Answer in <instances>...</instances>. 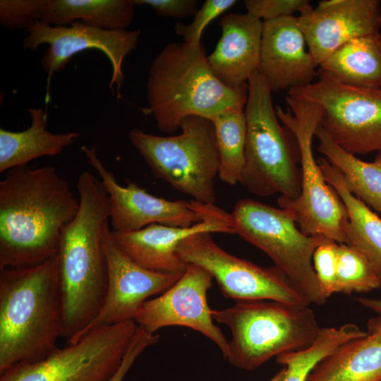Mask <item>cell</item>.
Instances as JSON below:
<instances>
[{
    "label": "cell",
    "instance_id": "cell-1",
    "mask_svg": "<svg viewBox=\"0 0 381 381\" xmlns=\"http://www.w3.org/2000/svg\"><path fill=\"white\" fill-rule=\"evenodd\" d=\"M79 207L54 166L7 171L0 181V269L33 267L56 255Z\"/></svg>",
    "mask_w": 381,
    "mask_h": 381
},
{
    "label": "cell",
    "instance_id": "cell-2",
    "mask_svg": "<svg viewBox=\"0 0 381 381\" xmlns=\"http://www.w3.org/2000/svg\"><path fill=\"white\" fill-rule=\"evenodd\" d=\"M80 207L64 229L57 253L61 284L62 337L68 344L95 318L106 296L108 274L102 229L109 218L108 195L88 171L78 179Z\"/></svg>",
    "mask_w": 381,
    "mask_h": 381
},
{
    "label": "cell",
    "instance_id": "cell-3",
    "mask_svg": "<svg viewBox=\"0 0 381 381\" xmlns=\"http://www.w3.org/2000/svg\"><path fill=\"white\" fill-rule=\"evenodd\" d=\"M63 322L57 254L36 266L0 269V374L50 355Z\"/></svg>",
    "mask_w": 381,
    "mask_h": 381
},
{
    "label": "cell",
    "instance_id": "cell-4",
    "mask_svg": "<svg viewBox=\"0 0 381 381\" xmlns=\"http://www.w3.org/2000/svg\"><path fill=\"white\" fill-rule=\"evenodd\" d=\"M202 44H167L153 59L147 83V107L158 129L173 133L189 116L212 120L229 109L246 106L248 83L231 88L212 73Z\"/></svg>",
    "mask_w": 381,
    "mask_h": 381
},
{
    "label": "cell",
    "instance_id": "cell-5",
    "mask_svg": "<svg viewBox=\"0 0 381 381\" xmlns=\"http://www.w3.org/2000/svg\"><path fill=\"white\" fill-rule=\"evenodd\" d=\"M212 316L231 333L225 359L245 370L308 347L321 328L310 306L270 300L236 301L230 307L212 310Z\"/></svg>",
    "mask_w": 381,
    "mask_h": 381
},
{
    "label": "cell",
    "instance_id": "cell-6",
    "mask_svg": "<svg viewBox=\"0 0 381 381\" xmlns=\"http://www.w3.org/2000/svg\"><path fill=\"white\" fill-rule=\"evenodd\" d=\"M248 85L245 164L240 183L259 196L280 193L295 200L301 192L298 150L292 147L289 131L280 124L265 78L257 71Z\"/></svg>",
    "mask_w": 381,
    "mask_h": 381
},
{
    "label": "cell",
    "instance_id": "cell-7",
    "mask_svg": "<svg viewBox=\"0 0 381 381\" xmlns=\"http://www.w3.org/2000/svg\"><path fill=\"white\" fill-rule=\"evenodd\" d=\"M180 129L179 135L159 136L133 128L128 138L156 179L197 202L214 204L219 157L213 123L202 116H189Z\"/></svg>",
    "mask_w": 381,
    "mask_h": 381
},
{
    "label": "cell",
    "instance_id": "cell-8",
    "mask_svg": "<svg viewBox=\"0 0 381 381\" xmlns=\"http://www.w3.org/2000/svg\"><path fill=\"white\" fill-rule=\"evenodd\" d=\"M288 109L277 106V116L292 134L298 150L301 171V192L295 200L277 199L308 236H324L338 243H346L344 226L347 210L336 191L326 182L313 148V138L319 126L320 107L312 102L286 97Z\"/></svg>",
    "mask_w": 381,
    "mask_h": 381
},
{
    "label": "cell",
    "instance_id": "cell-9",
    "mask_svg": "<svg viewBox=\"0 0 381 381\" xmlns=\"http://www.w3.org/2000/svg\"><path fill=\"white\" fill-rule=\"evenodd\" d=\"M229 218L234 233L263 251L309 305L325 303L327 298L320 287L313 255L329 238L305 234L286 210L250 198L239 200Z\"/></svg>",
    "mask_w": 381,
    "mask_h": 381
},
{
    "label": "cell",
    "instance_id": "cell-10",
    "mask_svg": "<svg viewBox=\"0 0 381 381\" xmlns=\"http://www.w3.org/2000/svg\"><path fill=\"white\" fill-rule=\"evenodd\" d=\"M317 76L287 96L317 104L319 126L343 150L354 155L381 154V87L345 85L320 71Z\"/></svg>",
    "mask_w": 381,
    "mask_h": 381
},
{
    "label": "cell",
    "instance_id": "cell-11",
    "mask_svg": "<svg viewBox=\"0 0 381 381\" xmlns=\"http://www.w3.org/2000/svg\"><path fill=\"white\" fill-rule=\"evenodd\" d=\"M137 328L131 320L92 330L43 360L9 368L0 381H109Z\"/></svg>",
    "mask_w": 381,
    "mask_h": 381
},
{
    "label": "cell",
    "instance_id": "cell-12",
    "mask_svg": "<svg viewBox=\"0 0 381 381\" xmlns=\"http://www.w3.org/2000/svg\"><path fill=\"white\" fill-rule=\"evenodd\" d=\"M203 232L182 240L176 252L187 265H198L214 279L222 294L236 301L270 300L310 306L289 278L277 267H262L234 255Z\"/></svg>",
    "mask_w": 381,
    "mask_h": 381
},
{
    "label": "cell",
    "instance_id": "cell-13",
    "mask_svg": "<svg viewBox=\"0 0 381 381\" xmlns=\"http://www.w3.org/2000/svg\"><path fill=\"white\" fill-rule=\"evenodd\" d=\"M26 31L23 42L25 49L35 51L42 44L48 45L41 58L42 67L47 74L46 103L50 99L53 74L63 70L75 54L88 49L100 51L107 56L112 69L109 87L114 93L115 85L117 100L122 99L123 61L137 47L140 30H109L79 21L67 26H53L37 21Z\"/></svg>",
    "mask_w": 381,
    "mask_h": 381
},
{
    "label": "cell",
    "instance_id": "cell-14",
    "mask_svg": "<svg viewBox=\"0 0 381 381\" xmlns=\"http://www.w3.org/2000/svg\"><path fill=\"white\" fill-rule=\"evenodd\" d=\"M102 248L108 274L104 301L97 315L73 344L92 330L134 320L145 301L167 291L182 275L155 272L138 265L113 238L109 221L102 229Z\"/></svg>",
    "mask_w": 381,
    "mask_h": 381
},
{
    "label": "cell",
    "instance_id": "cell-15",
    "mask_svg": "<svg viewBox=\"0 0 381 381\" xmlns=\"http://www.w3.org/2000/svg\"><path fill=\"white\" fill-rule=\"evenodd\" d=\"M212 279L204 268L188 265L183 274L170 288L143 303L134 321L151 334L165 327L190 328L211 340L225 359L228 340L214 323L212 310L207 303V292Z\"/></svg>",
    "mask_w": 381,
    "mask_h": 381
},
{
    "label": "cell",
    "instance_id": "cell-16",
    "mask_svg": "<svg viewBox=\"0 0 381 381\" xmlns=\"http://www.w3.org/2000/svg\"><path fill=\"white\" fill-rule=\"evenodd\" d=\"M80 149L108 195L112 231H135L152 224L190 227L202 220L192 200H169L157 197L129 181L125 186H121L97 156L96 147L82 145Z\"/></svg>",
    "mask_w": 381,
    "mask_h": 381
},
{
    "label": "cell",
    "instance_id": "cell-17",
    "mask_svg": "<svg viewBox=\"0 0 381 381\" xmlns=\"http://www.w3.org/2000/svg\"><path fill=\"white\" fill-rule=\"evenodd\" d=\"M192 202L202 220L190 227L152 224L135 231H111L112 237L119 247L142 267L158 272L183 274L188 265L176 252L182 240L203 232L234 234L229 213L214 204L201 203L194 200Z\"/></svg>",
    "mask_w": 381,
    "mask_h": 381
},
{
    "label": "cell",
    "instance_id": "cell-18",
    "mask_svg": "<svg viewBox=\"0 0 381 381\" xmlns=\"http://www.w3.org/2000/svg\"><path fill=\"white\" fill-rule=\"evenodd\" d=\"M307 47L318 66L350 40L380 32L378 0H324L298 17Z\"/></svg>",
    "mask_w": 381,
    "mask_h": 381
},
{
    "label": "cell",
    "instance_id": "cell-19",
    "mask_svg": "<svg viewBox=\"0 0 381 381\" xmlns=\"http://www.w3.org/2000/svg\"><path fill=\"white\" fill-rule=\"evenodd\" d=\"M306 46L298 17L263 21L258 71L272 91H289L313 82L318 64Z\"/></svg>",
    "mask_w": 381,
    "mask_h": 381
},
{
    "label": "cell",
    "instance_id": "cell-20",
    "mask_svg": "<svg viewBox=\"0 0 381 381\" xmlns=\"http://www.w3.org/2000/svg\"><path fill=\"white\" fill-rule=\"evenodd\" d=\"M219 24L222 35L207 61L223 84L238 87L258 70L263 21L247 12L231 13Z\"/></svg>",
    "mask_w": 381,
    "mask_h": 381
},
{
    "label": "cell",
    "instance_id": "cell-21",
    "mask_svg": "<svg viewBox=\"0 0 381 381\" xmlns=\"http://www.w3.org/2000/svg\"><path fill=\"white\" fill-rule=\"evenodd\" d=\"M29 128L22 131L0 128V172L20 166L41 157H54L75 141L78 132L54 133L47 129V112L42 108H29Z\"/></svg>",
    "mask_w": 381,
    "mask_h": 381
},
{
    "label": "cell",
    "instance_id": "cell-22",
    "mask_svg": "<svg viewBox=\"0 0 381 381\" xmlns=\"http://www.w3.org/2000/svg\"><path fill=\"white\" fill-rule=\"evenodd\" d=\"M306 381H381V330L339 346L313 368Z\"/></svg>",
    "mask_w": 381,
    "mask_h": 381
},
{
    "label": "cell",
    "instance_id": "cell-23",
    "mask_svg": "<svg viewBox=\"0 0 381 381\" xmlns=\"http://www.w3.org/2000/svg\"><path fill=\"white\" fill-rule=\"evenodd\" d=\"M318 163L326 182L336 191L348 213L344 234L348 245L363 253L381 280V218L353 195L345 185L340 171L325 158Z\"/></svg>",
    "mask_w": 381,
    "mask_h": 381
},
{
    "label": "cell",
    "instance_id": "cell-24",
    "mask_svg": "<svg viewBox=\"0 0 381 381\" xmlns=\"http://www.w3.org/2000/svg\"><path fill=\"white\" fill-rule=\"evenodd\" d=\"M319 66V71L341 83L381 87L380 32L350 40Z\"/></svg>",
    "mask_w": 381,
    "mask_h": 381
},
{
    "label": "cell",
    "instance_id": "cell-25",
    "mask_svg": "<svg viewBox=\"0 0 381 381\" xmlns=\"http://www.w3.org/2000/svg\"><path fill=\"white\" fill-rule=\"evenodd\" d=\"M133 0H49L41 22L67 26L81 20L104 30H126L135 10Z\"/></svg>",
    "mask_w": 381,
    "mask_h": 381
},
{
    "label": "cell",
    "instance_id": "cell-26",
    "mask_svg": "<svg viewBox=\"0 0 381 381\" xmlns=\"http://www.w3.org/2000/svg\"><path fill=\"white\" fill-rule=\"evenodd\" d=\"M315 136L318 151L340 171L349 190L381 214V154L365 162L338 146L319 126Z\"/></svg>",
    "mask_w": 381,
    "mask_h": 381
},
{
    "label": "cell",
    "instance_id": "cell-27",
    "mask_svg": "<svg viewBox=\"0 0 381 381\" xmlns=\"http://www.w3.org/2000/svg\"><path fill=\"white\" fill-rule=\"evenodd\" d=\"M219 157V179L240 183L245 164L246 119L243 109H226L212 119Z\"/></svg>",
    "mask_w": 381,
    "mask_h": 381
},
{
    "label": "cell",
    "instance_id": "cell-28",
    "mask_svg": "<svg viewBox=\"0 0 381 381\" xmlns=\"http://www.w3.org/2000/svg\"><path fill=\"white\" fill-rule=\"evenodd\" d=\"M366 334V330L354 323L321 327L308 347L275 358L276 362L285 368L282 381H306L311 370L322 358L346 341Z\"/></svg>",
    "mask_w": 381,
    "mask_h": 381
},
{
    "label": "cell",
    "instance_id": "cell-29",
    "mask_svg": "<svg viewBox=\"0 0 381 381\" xmlns=\"http://www.w3.org/2000/svg\"><path fill=\"white\" fill-rule=\"evenodd\" d=\"M337 294L365 293L381 288V280L368 258L355 247L338 243Z\"/></svg>",
    "mask_w": 381,
    "mask_h": 381
},
{
    "label": "cell",
    "instance_id": "cell-30",
    "mask_svg": "<svg viewBox=\"0 0 381 381\" xmlns=\"http://www.w3.org/2000/svg\"><path fill=\"white\" fill-rule=\"evenodd\" d=\"M49 0H1L0 23L3 28L27 30L40 21Z\"/></svg>",
    "mask_w": 381,
    "mask_h": 381
},
{
    "label": "cell",
    "instance_id": "cell-31",
    "mask_svg": "<svg viewBox=\"0 0 381 381\" xmlns=\"http://www.w3.org/2000/svg\"><path fill=\"white\" fill-rule=\"evenodd\" d=\"M236 2V0H206L195 13L194 19L191 23L176 24L174 27L176 34L181 37L184 42L190 45L201 44V37L204 29L210 22L231 8Z\"/></svg>",
    "mask_w": 381,
    "mask_h": 381
},
{
    "label": "cell",
    "instance_id": "cell-32",
    "mask_svg": "<svg viewBox=\"0 0 381 381\" xmlns=\"http://www.w3.org/2000/svg\"><path fill=\"white\" fill-rule=\"evenodd\" d=\"M338 243L328 240L320 245L313 255V265L320 287L328 298L337 294Z\"/></svg>",
    "mask_w": 381,
    "mask_h": 381
},
{
    "label": "cell",
    "instance_id": "cell-33",
    "mask_svg": "<svg viewBox=\"0 0 381 381\" xmlns=\"http://www.w3.org/2000/svg\"><path fill=\"white\" fill-rule=\"evenodd\" d=\"M247 13L263 21L302 13L311 8L308 0H246Z\"/></svg>",
    "mask_w": 381,
    "mask_h": 381
},
{
    "label": "cell",
    "instance_id": "cell-34",
    "mask_svg": "<svg viewBox=\"0 0 381 381\" xmlns=\"http://www.w3.org/2000/svg\"><path fill=\"white\" fill-rule=\"evenodd\" d=\"M159 339L158 334H151L138 326L120 366L109 381H122L137 358L147 348L155 344Z\"/></svg>",
    "mask_w": 381,
    "mask_h": 381
},
{
    "label": "cell",
    "instance_id": "cell-35",
    "mask_svg": "<svg viewBox=\"0 0 381 381\" xmlns=\"http://www.w3.org/2000/svg\"><path fill=\"white\" fill-rule=\"evenodd\" d=\"M135 6L150 7L157 15L166 18H183L195 15L196 0H133Z\"/></svg>",
    "mask_w": 381,
    "mask_h": 381
},
{
    "label": "cell",
    "instance_id": "cell-36",
    "mask_svg": "<svg viewBox=\"0 0 381 381\" xmlns=\"http://www.w3.org/2000/svg\"><path fill=\"white\" fill-rule=\"evenodd\" d=\"M356 301L363 308L370 310L375 315L367 322L366 332L381 330V298L356 297Z\"/></svg>",
    "mask_w": 381,
    "mask_h": 381
},
{
    "label": "cell",
    "instance_id": "cell-37",
    "mask_svg": "<svg viewBox=\"0 0 381 381\" xmlns=\"http://www.w3.org/2000/svg\"><path fill=\"white\" fill-rule=\"evenodd\" d=\"M284 372H285V368L284 367L282 366V368L267 381H282V379L284 375Z\"/></svg>",
    "mask_w": 381,
    "mask_h": 381
}]
</instances>
